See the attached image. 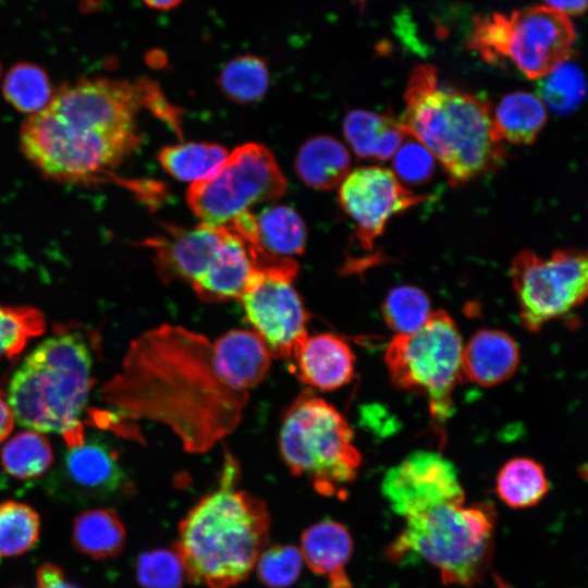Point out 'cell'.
Instances as JSON below:
<instances>
[{
    "mask_svg": "<svg viewBox=\"0 0 588 588\" xmlns=\"http://www.w3.org/2000/svg\"><path fill=\"white\" fill-rule=\"evenodd\" d=\"M101 396L119 418L168 426L189 453H204L234 431L248 402V393L218 372L213 342L168 323L132 341Z\"/></svg>",
    "mask_w": 588,
    "mask_h": 588,
    "instance_id": "1",
    "label": "cell"
},
{
    "mask_svg": "<svg viewBox=\"0 0 588 588\" xmlns=\"http://www.w3.org/2000/svg\"><path fill=\"white\" fill-rule=\"evenodd\" d=\"M163 96L158 84L82 77L53 91L49 103L20 127V149L46 177L88 184L106 179L139 145L135 118Z\"/></svg>",
    "mask_w": 588,
    "mask_h": 588,
    "instance_id": "2",
    "label": "cell"
},
{
    "mask_svg": "<svg viewBox=\"0 0 588 588\" xmlns=\"http://www.w3.org/2000/svg\"><path fill=\"white\" fill-rule=\"evenodd\" d=\"M240 467L226 452L220 486L204 497L179 526L174 548L186 577L210 588L243 581L268 542L270 516L264 501L237 490Z\"/></svg>",
    "mask_w": 588,
    "mask_h": 588,
    "instance_id": "3",
    "label": "cell"
},
{
    "mask_svg": "<svg viewBox=\"0 0 588 588\" xmlns=\"http://www.w3.org/2000/svg\"><path fill=\"white\" fill-rule=\"evenodd\" d=\"M93 380L87 341L78 331H60L30 352L12 375L8 404L20 425L58 433L71 448L85 440L81 417Z\"/></svg>",
    "mask_w": 588,
    "mask_h": 588,
    "instance_id": "4",
    "label": "cell"
},
{
    "mask_svg": "<svg viewBox=\"0 0 588 588\" xmlns=\"http://www.w3.org/2000/svg\"><path fill=\"white\" fill-rule=\"evenodd\" d=\"M495 512L489 503L444 504L405 518L387 549L391 562L424 560L446 584L470 587L488 569L493 549Z\"/></svg>",
    "mask_w": 588,
    "mask_h": 588,
    "instance_id": "5",
    "label": "cell"
},
{
    "mask_svg": "<svg viewBox=\"0 0 588 588\" xmlns=\"http://www.w3.org/2000/svg\"><path fill=\"white\" fill-rule=\"evenodd\" d=\"M281 456L295 476H305L324 495H341L357 476L362 455L343 415L313 393H302L280 428Z\"/></svg>",
    "mask_w": 588,
    "mask_h": 588,
    "instance_id": "6",
    "label": "cell"
},
{
    "mask_svg": "<svg viewBox=\"0 0 588 588\" xmlns=\"http://www.w3.org/2000/svg\"><path fill=\"white\" fill-rule=\"evenodd\" d=\"M464 343L457 326L444 310H436L417 331L395 335L384 362L393 384L427 396L432 416L452 413V392L463 378Z\"/></svg>",
    "mask_w": 588,
    "mask_h": 588,
    "instance_id": "7",
    "label": "cell"
},
{
    "mask_svg": "<svg viewBox=\"0 0 588 588\" xmlns=\"http://www.w3.org/2000/svg\"><path fill=\"white\" fill-rule=\"evenodd\" d=\"M286 187L272 152L248 143L229 154L212 175L194 182L186 200L201 224L220 228L256 203L279 199Z\"/></svg>",
    "mask_w": 588,
    "mask_h": 588,
    "instance_id": "8",
    "label": "cell"
},
{
    "mask_svg": "<svg viewBox=\"0 0 588 588\" xmlns=\"http://www.w3.org/2000/svg\"><path fill=\"white\" fill-rule=\"evenodd\" d=\"M510 277L523 326L539 332L588 302V246L548 257L524 249L513 258Z\"/></svg>",
    "mask_w": 588,
    "mask_h": 588,
    "instance_id": "9",
    "label": "cell"
},
{
    "mask_svg": "<svg viewBox=\"0 0 588 588\" xmlns=\"http://www.w3.org/2000/svg\"><path fill=\"white\" fill-rule=\"evenodd\" d=\"M298 264L291 259L267 269H256L240 301L246 321L274 358L293 362L308 335L309 311L293 285Z\"/></svg>",
    "mask_w": 588,
    "mask_h": 588,
    "instance_id": "10",
    "label": "cell"
},
{
    "mask_svg": "<svg viewBox=\"0 0 588 588\" xmlns=\"http://www.w3.org/2000/svg\"><path fill=\"white\" fill-rule=\"evenodd\" d=\"M446 113V158L442 164L452 185L495 171L505 160L503 139L489 102L442 86Z\"/></svg>",
    "mask_w": 588,
    "mask_h": 588,
    "instance_id": "11",
    "label": "cell"
},
{
    "mask_svg": "<svg viewBox=\"0 0 588 588\" xmlns=\"http://www.w3.org/2000/svg\"><path fill=\"white\" fill-rule=\"evenodd\" d=\"M381 492L391 511L404 518L465 500L453 463L426 450L415 451L389 468Z\"/></svg>",
    "mask_w": 588,
    "mask_h": 588,
    "instance_id": "12",
    "label": "cell"
},
{
    "mask_svg": "<svg viewBox=\"0 0 588 588\" xmlns=\"http://www.w3.org/2000/svg\"><path fill=\"white\" fill-rule=\"evenodd\" d=\"M429 197L407 189L392 171L377 166L350 172L339 189V204L355 223V237L363 249L373 247L393 216Z\"/></svg>",
    "mask_w": 588,
    "mask_h": 588,
    "instance_id": "13",
    "label": "cell"
},
{
    "mask_svg": "<svg viewBox=\"0 0 588 588\" xmlns=\"http://www.w3.org/2000/svg\"><path fill=\"white\" fill-rule=\"evenodd\" d=\"M509 20L506 58L528 78H541L568 61L575 41L569 16L534 5L513 12Z\"/></svg>",
    "mask_w": 588,
    "mask_h": 588,
    "instance_id": "14",
    "label": "cell"
},
{
    "mask_svg": "<svg viewBox=\"0 0 588 588\" xmlns=\"http://www.w3.org/2000/svg\"><path fill=\"white\" fill-rule=\"evenodd\" d=\"M127 486L117 452L97 437L68 448L48 481L52 495L77 503L112 498Z\"/></svg>",
    "mask_w": 588,
    "mask_h": 588,
    "instance_id": "15",
    "label": "cell"
},
{
    "mask_svg": "<svg viewBox=\"0 0 588 588\" xmlns=\"http://www.w3.org/2000/svg\"><path fill=\"white\" fill-rule=\"evenodd\" d=\"M167 233L144 241L155 253V265L164 283L175 280L193 284L218 253L223 229L199 224L193 229L166 225Z\"/></svg>",
    "mask_w": 588,
    "mask_h": 588,
    "instance_id": "16",
    "label": "cell"
},
{
    "mask_svg": "<svg viewBox=\"0 0 588 588\" xmlns=\"http://www.w3.org/2000/svg\"><path fill=\"white\" fill-rule=\"evenodd\" d=\"M293 362L301 381L311 388L332 391L347 384L354 375V354L341 338L323 332L307 335Z\"/></svg>",
    "mask_w": 588,
    "mask_h": 588,
    "instance_id": "17",
    "label": "cell"
},
{
    "mask_svg": "<svg viewBox=\"0 0 588 588\" xmlns=\"http://www.w3.org/2000/svg\"><path fill=\"white\" fill-rule=\"evenodd\" d=\"M215 364L225 383L248 393L266 377L271 354L262 340L244 329L230 330L213 342Z\"/></svg>",
    "mask_w": 588,
    "mask_h": 588,
    "instance_id": "18",
    "label": "cell"
},
{
    "mask_svg": "<svg viewBox=\"0 0 588 588\" xmlns=\"http://www.w3.org/2000/svg\"><path fill=\"white\" fill-rule=\"evenodd\" d=\"M519 363L518 345L509 333L481 329L464 344L462 373L464 379L490 388L509 380Z\"/></svg>",
    "mask_w": 588,
    "mask_h": 588,
    "instance_id": "19",
    "label": "cell"
},
{
    "mask_svg": "<svg viewBox=\"0 0 588 588\" xmlns=\"http://www.w3.org/2000/svg\"><path fill=\"white\" fill-rule=\"evenodd\" d=\"M207 270L192 284L197 296L209 303L240 299L256 270L246 245L226 228Z\"/></svg>",
    "mask_w": 588,
    "mask_h": 588,
    "instance_id": "20",
    "label": "cell"
},
{
    "mask_svg": "<svg viewBox=\"0 0 588 588\" xmlns=\"http://www.w3.org/2000/svg\"><path fill=\"white\" fill-rule=\"evenodd\" d=\"M301 551L308 567L329 579V588H354L345 574L353 540L340 523L324 519L304 530Z\"/></svg>",
    "mask_w": 588,
    "mask_h": 588,
    "instance_id": "21",
    "label": "cell"
},
{
    "mask_svg": "<svg viewBox=\"0 0 588 588\" xmlns=\"http://www.w3.org/2000/svg\"><path fill=\"white\" fill-rule=\"evenodd\" d=\"M345 138L357 156L387 161L392 158L408 133L392 115L367 110H351L344 118Z\"/></svg>",
    "mask_w": 588,
    "mask_h": 588,
    "instance_id": "22",
    "label": "cell"
},
{
    "mask_svg": "<svg viewBox=\"0 0 588 588\" xmlns=\"http://www.w3.org/2000/svg\"><path fill=\"white\" fill-rule=\"evenodd\" d=\"M351 155L334 137L318 135L306 140L295 159L298 177L309 187L330 191L348 175Z\"/></svg>",
    "mask_w": 588,
    "mask_h": 588,
    "instance_id": "23",
    "label": "cell"
},
{
    "mask_svg": "<svg viewBox=\"0 0 588 588\" xmlns=\"http://www.w3.org/2000/svg\"><path fill=\"white\" fill-rule=\"evenodd\" d=\"M126 532L112 509H91L73 519L71 541L74 549L94 560L117 556L123 549Z\"/></svg>",
    "mask_w": 588,
    "mask_h": 588,
    "instance_id": "24",
    "label": "cell"
},
{
    "mask_svg": "<svg viewBox=\"0 0 588 588\" xmlns=\"http://www.w3.org/2000/svg\"><path fill=\"white\" fill-rule=\"evenodd\" d=\"M493 119L502 139L515 145H530L544 127L548 114L538 95L514 91L500 100Z\"/></svg>",
    "mask_w": 588,
    "mask_h": 588,
    "instance_id": "25",
    "label": "cell"
},
{
    "mask_svg": "<svg viewBox=\"0 0 588 588\" xmlns=\"http://www.w3.org/2000/svg\"><path fill=\"white\" fill-rule=\"evenodd\" d=\"M495 490L507 506L526 509L538 504L548 494L550 482L539 462L518 456L501 467L497 475Z\"/></svg>",
    "mask_w": 588,
    "mask_h": 588,
    "instance_id": "26",
    "label": "cell"
},
{
    "mask_svg": "<svg viewBox=\"0 0 588 588\" xmlns=\"http://www.w3.org/2000/svg\"><path fill=\"white\" fill-rule=\"evenodd\" d=\"M0 463L7 475L29 481L41 477L53 463L52 448L40 432L25 430L12 437L0 451Z\"/></svg>",
    "mask_w": 588,
    "mask_h": 588,
    "instance_id": "27",
    "label": "cell"
},
{
    "mask_svg": "<svg viewBox=\"0 0 588 588\" xmlns=\"http://www.w3.org/2000/svg\"><path fill=\"white\" fill-rule=\"evenodd\" d=\"M228 150L213 143H184L158 152L162 168L179 181L197 182L212 175L226 159Z\"/></svg>",
    "mask_w": 588,
    "mask_h": 588,
    "instance_id": "28",
    "label": "cell"
},
{
    "mask_svg": "<svg viewBox=\"0 0 588 588\" xmlns=\"http://www.w3.org/2000/svg\"><path fill=\"white\" fill-rule=\"evenodd\" d=\"M53 89L47 72L30 62H19L5 74L2 95L15 110L28 115L42 110L51 100Z\"/></svg>",
    "mask_w": 588,
    "mask_h": 588,
    "instance_id": "29",
    "label": "cell"
},
{
    "mask_svg": "<svg viewBox=\"0 0 588 588\" xmlns=\"http://www.w3.org/2000/svg\"><path fill=\"white\" fill-rule=\"evenodd\" d=\"M267 63L254 54L237 56L221 70L218 85L223 94L238 103L260 100L269 87Z\"/></svg>",
    "mask_w": 588,
    "mask_h": 588,
    "instance_id": "30",
    "label": "cell"
},
{
    "mask_svg": "<svg viewBox=\"0 0 588 588\" xmlns=\"http://www.w3.org/2000/svg\"><path fill=\"white\" fill-rule=\"evenodd\" d=\"M40 516L28 504L0 503V558L19 556L35 547L40 536Z\"/></svg>",
    "mask_w": 588,
    "mask_h": 588,
    "instance_id": "31",
    "label": "cell"
},
{
    "mask_svg": "<svg viewBox=\"0 0 588 588\" xmlns=\"http://www.w3.org/2000/svg\"><path fill=\"white\" fill-rule=\"evenodd\" d=\"M430 299L415 285L393 287L382 304L387 326L395 335L409 334L419 330L432 315Z\"/></svg>",
    "mask_w": 588,
    "mask_h": 588,
    "instance_id": "32",
    "label": "cell"
},
{
    "mask_svg": "<svg viewBox=\"0 0 588 588\" xmlns=\"http://www.w3.org/2000/svg\"><path fill=\"white\" fill-rule=\"evenodd\" d=\"M45 327L44 315L34 307L0 305V359L21 353Z\"/></svg>",
    "mask_w": 588,
    "mask_h": 588,
    "instance_id": "33",
    "label": "cell"
},
{
    "mask_svg": "<svg viewBox=\"0 0 588 588\" xmlns=\"http://www.w3.org/2000/svg\"><path fill=\"white\" fill-rule=\"evenodd\" d=\"M586 93L583 72L569 61L540 78L538 96L552 110L567 112L579 103Z\"/></svg>",
    "mask_w": 588,
    "mask_h": 588,
    "instance_id": "34",
    "label": "cell"
},
{
    "mask_svg": "<svg viewBox=\"0 0 588 588\" xmlns=\"http://www.w3.org/2000/svg\"><path fill=\"white\" fill-rule=\"evenodd\" d=\"M185 575L175 548L150 550L137 559L136 577L143 588H183Z\"/></svg>",
    "mask_w": 588,
    "mask_h": 588,
    "instance_id": "35",
    "label": "cell"
},
{
    "mask_svg": "<svg viewBox=\"0 0 588 588\" xmlns=\"http://www.w3.org/2000/svg\"><path fill=\"white\" fill-rule=\"evenodd\" d=\"M303 560L302 551L294 546H273L258 558V577L269 588H286L298 578Z\"/></svg>",
    "mask_w": 588,
    "mask_h": 588,
    "instance_id": "36",
    "label": "cell"
},
{
    "mask_svg": "<svg viewBox=\"0 0 588 588\" xmlns=\"http://www.w3.org/2000/svg\"><path fill=\"white\" fill-rule=\"evenodd\" d=\"M510 20L501 13L481 17L476 22L469 47L489 63L506 59Z\"/></svg>",
    "mask_w": 588,
    "mask_h": 588,
    "instance_id": "37",
    "label": "cell"
},
{
    "mask_svg": "<svg viewBox=\"0 0 588 588\" xmlns=\"http://www.w3.org/2000/svg\"><path fill=\"white\" fill-rule=\"evenodd\" d=\"M434 169L433 155L417 139L403 143L393 156V173L400 181L411 185L429 181Z\"/></svg>",
    "mask_w": 588,
    "mask_h": 588,
    "instance_id": "38",
    "label": "cell"
},
{
    "mask_svg": "<svg viewBox=\"0 0 588 588\" xmlns=\"http://www.w3.org/2000/svg\"><path fill=\"white\" fill-rule=\"evenodd\" d=\"M36 585L38 588H81L66 577L61 566L51 562L38 566Z\"/></svg>",
    "mask_w": 588,
    "mask_h": 588,
    "instance_id": "39",
    "label": "cell"
},
{
    "mask_svg": "<svg viewBox=\"0 0 588 588\" xmlns=\"http://www.w3.org/2000/svg\"><path fill=\"white\" fill-rule=\"evenodd\" d=\"M547 7L562 12L563 14L580 15L588 9V0H543Z\"/></svg>",
    "mask_w": 588,
    "mask_h": 588,
    "instance_id": "40",
    "label": "cell"
},
{
    "mask_svg": "<svg viewBox=\"0 0 588 588\" xmlns=\"http://www.w3.org/2000/svg\"><path fill=\"white\" fill-rule=\"evenodd\" d=\"M15 417L10 405L0 396V442L11 433Z\"/></svg>",
    "mask_w": 588,
    "mask_h": 588,
    "instance_id": "41",
    "label": "cell"
},
{
    "mask_svg": "<svg viewBox=\"0 0 588 588\" xmlns=\"http://www.w3.org/2000/svg\"><path fill=\"white\" fill-rule=\"evenodd\" d=\"M147 7L155 10H170L176 8L183 0H142Z\"/></svg>",
    "mask_w": 588,
    "mask_h": 588,
    "instance_id": "42",
    "label": "cell"
},
{
    "mask_svg": "<svg viewBox=\"0 0 588 588\" xmlns=\"http://www.w3.org/2000/svg\"><path fill=\"white\" fill-rule=\"evenodd\" d=\"M82 13H93L99 10L105 0H73Z\"/></svg>",
    "mask_w": 588,
    "mask_h": 588,
    "instance_id": "43",
    "label": "cell"
},
{
    "mask_svg": "<svg viewBox=\"0 0 588 588\" xmlns=\"http://www.w3.org/2000/svg\"><path fill=\"white\" fill-rule=\"evenodd\" d=\"M1 72H2V68H1V62H0V76H1Z\"/></svg>",
    "mask_w": 588,
    "mask_h": 588,
    "instance_id": "44",
    "label": "cell"
},
{
    "mask_svg": "<svg viewBox=\"0 0 588 588\" xmlns=\"http://www.w3.org/2000/svg\"><path fill=\"white\" fill-rule=\"evenodd\" d=\"M1 559V558H0Z\"/></svg>",
    "mask_w": 588,
    "mask_h": 588,
    "instance_id": "45",
    "label": "cell"
}]
</instances>
